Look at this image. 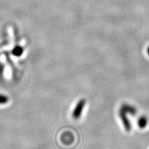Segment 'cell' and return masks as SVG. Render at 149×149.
<instances>
[{
	"label": "cell",
	"instance_id": "cell-1",
	"mask_svg": "<svg viewBox=\"0 0 149 149\" xmlns=\"http://www.w3.org/2000/svg\"><path fill=\"white\" fill-rule=\"evenodd\" d=\"M86 104V99H81L79 102H77V104H76L75 107L72 111V116L74 120H77L81 117V113L84 109Z\"/></svg>",
	"mask_w": 149,
	"mask_h": 149
},
{
	"label": "cell",
	"instance_id": "cell-2",
	"mask_svg": "<svg viewBox=\"0 0 149 149\" xmlns=\"http://www.w3.org/2000/svg\"><path fill=\"white\" fill-rule=\"evenodd\" d=\"M119 115H120V119L122 120L123 125H124L125 130L126 131H130L131 130V124H130V121L127 117V113L120 109V111H119Z\"/></svg>",
	"mask_w": 149,
	"mask_h": 149
},
{
	"label": "cell",
	"instance_id": "cell-3",
	"mask_svg": "<svg viewBox=\"0 0 149 149\" xmlns=\"http://www.w3.org/2000/svg\"><path fill=\"white\" fill-rule=\"evenodd\" d=\"M121 109L123 110L124 111H125L126 113H129L131 115H135L137 113V110H136L135 107L133 106L130 105L128 104H124L121 107Z\"/></svg>",
	"mask_w": 149,
	"mask_h": 149
},
{
	"label": "cell",
	"instance_id": "cell-4",
	"mask_svg": "<svg viewBox=\"0 0 149 149\" xmlns=\"http://www.w3.org/2000/svg\"><path fill=\"white\" fill-rule=\"evenodd\" d=\"M24 53V48L21 46H17L12 51V54L15 57H20Z\"/></svg>",
	"mask_w": 149,
	"mask_h": 149
},
{
	"label": "cell",
	"instance_id": "cell-5",
	"mask_svg": "<svg viewBox=\"0 0 149 149\" xmlns=\"http://www.w3.org/2000/svg\"><path fill=\"white\" fill-rule=\"evenodd\" d=\"M147 124H148V119L145 116H141L137 122V124L140 128H144L146 126Z\"/></svg>",
	"mask_w": 149,
	"mask_h": 149
},
{
	"label": "cell",
	"instance_id": "cell-6",
	"mask_svg": "<svg viewBox=\"0 0 149 149\" xmlns=\"http://www.w3.org/2000/svg\"><path fill=\"white\" fill-rule=\"evenodd\" d=\"M9 101V98L7 95L0 94V104H6Z\"/></svg>",
	"mask_w": 149,
	"mask_h": 149
},
{
	"label": "cell",
	"instance_id": "cell-7",
	"mask_svg": "<svg viewBox=\"0 0 149 149\" xmlns=\"http://www.w3.org/2000/svg\"><path fill=\"white\" fill-rule=\"evenodd\" d=\"M147 53H148L149 55V46L148 48H147Z\"/></svg>",
	"mask_w": 149,
	"mask_h": 149
}]
</instances>
